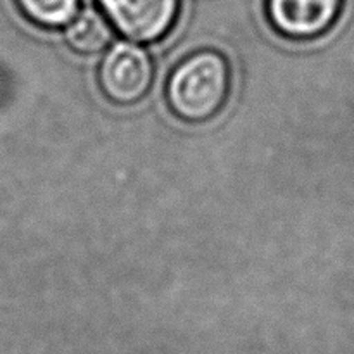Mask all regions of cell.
I'll list each match as a JSON object with an SVG mask.
<instances>
[{
  "label": "cell",
  "mask_w": 354,
  "mask_h": 354,
  "mask_svg": "<svg viewBox=\"0 0 354 354\" xmlns=\"http://www.w3.org/2000/svg\"><path fill=\"white\" fill-rule=\"evenodd\" d=\"M230 90L227 59L214 50H203L183 59L168 82V102L173 113L185 121L213 118Z\"/></svg>",
  "instance_id": "cell-1"
},
{
  "label": "cell",
  "mask_w": 354,
  "mask_h": 354,
  "mask_svg": "<svg viewBox=\"0 0 354 354\" xmlns=\"http://www.w3.org/2000/svg\"><path fill=\"white\" fill-rule=\"evenodd\" d=\"M151 55L140 45L116 41L104 54L99 69L102 92L113 102L133 104L144 99L152 83Z\"/></svg>",
  "instance_id": "cell-2"
},
{
  "label": "cell",
  "mask_w": 354,
  "mask_h": 354,
  "mask_svg": "<svg viewBox=\"0 0 354 354\" xmlns=\"http://www.w3.org/2000/svg\"><path fill=\"white\" fill-rule=\"evenodd\" d=\"M109 23L131 41H156L176 21L178 0H99Z\"/></svg>",
  "instance_id": "cell-3"
},
{
  "label": "cell",
  "mask_w": 354,
  "mask_h": 354,
  "mask_svg": "<svg viewBox=\"0 0 354 354\" xmlns=\"http://www.w3.org/2000/svg\"><path fill=\"white\" fill-rule=\"evenodd\" d=\"M342 9V0H268L273 26L286 37L315 38L324 35Z\"/></svg>",
  "instance_id": "cell-4"
},
{
  "label": "cell",
  "mask_w": 354,
  "mask_h": 354,
  "mask_svg": "<svg viewBox=\"0 0 354 354\" xmlns=\"http://www.w3.org/2000/svg\"><path fill=\"white\" fill-rule=\"evenodd\" d=\"M66 40L80 54H99L113 41V30L102 14L86 9L68 24Z\"/></svg>",
  "instance_id": "cell-5"
},
{
  "label": "cell",
  "mask_w": 354,
  "mask_h": 354,
  "mask_svg": "<svg viewBox=\"0 0 354 354\" xmlns=\"http://www.w3.org/2000/svg\"><path fill=\"white\" fill-rule=\"evenodd\" d=\"M24 16L44 28L68 26L78 16L80 0H17Z\"/></svg>",
  "instance_id": "cell-6"
}]
</instances>
